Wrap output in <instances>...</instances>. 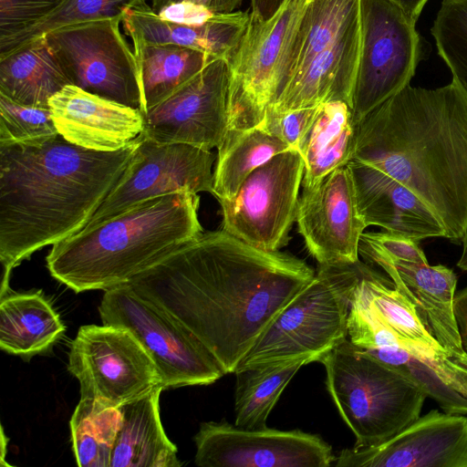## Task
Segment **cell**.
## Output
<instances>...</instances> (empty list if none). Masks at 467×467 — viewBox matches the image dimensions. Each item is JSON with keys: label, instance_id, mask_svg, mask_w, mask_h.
I'll use <instances>...</instances> for the list:
<instances>
[{"label": "cell", "instance_id": "6da1fadb", "mask_svg": "<svg viewBox=\"0 0 467 467\" xmlns=\"http://www.w3.org/2000/svg\"><path fill=\"white\" fill-rule=\"evenodd\" d=\"M315 274L293 255L222 229L202 233L128 284L192 331L228 374Z\"/></svg>", "mask_w": 467, "mask_h": 467}, {"label": "cell", "instance_id": "7a4b0ae2", "mask_svg": "<svg viewBox=\"0 0 467 467\" xmlns=\"http://www.w3.org/2000/svg\"><path fill=\"white\" fill-rule=\"evenodd\" d=\"M142 138L109 152L81 148L59 134L0 144L1 295L9 290L14 267L84 228Z\"/></svg>", "mask_w": 467, "mask_h": 467}, {"label": "cell", "instance_id": "3957f363", "mask_svg": "<svg viewBox=\"0 0 467 467\" xmlns=\"http://www.w3.org/2000/svg\"><path fill=\"white\" fill-rule=\"evenodd\" d=\"M381 170L423 200L460 244L467 228V97L451 80L410 84L356 124L353 159Z\"/></svg>", "mask_w": 467, "mask_h": 467}, {"label": "cell", "instance_id": "277c9868", "mask_svg": "<svg viewBox=\"0 0 467 467\" xmlns=\"http://www.w3.org/2000/svg\"><path fill=\"white\" fill-rule=\"evenodd\" d=\"M200 196L183 190L145 200L54 244L50 275L76 293L108 290L198 238Z\"/></svg>", "mask_w": 467, "mask_h": 467}, {"label": "cell", "instance_id": "5b68a950", "mask_svg": "<svg viewBox=\"0 0 467 467\" xmlns=\"http://www.w3.org/2000/svg\"><path fill=\"white\" fill-rule=\"evenodd\" d=\"M327 389L356 438L353 447L376 446L415 421L425 393L348 338L317 358Z\"/></svg>", "mask_w": 467, "mask_h": 467}, {"label": "cell", "instance_id": "8992f818", "mask_svg": "<svg viewBox=\"0 0 467 467\" xmlns=\"http://www.w3.org/2000/svg\"><path fill=\"white\" fill-rule=\"evenodd\" d=\"M362 262L319 265L310 283L265 328L237 369L309 356L348 337V318Z\"/></svg>", "mask_w": 467, "mask_h": 467}, {"label": "cell", "instance_id": "52a82bcc", "mask_svg": "<svg viewBox=\"0 0 467 467\" xmlns=\"http://www.w3.org/2000/svg\"><path fill=\"white\" fill-rule=\"evenodd\" d=\"M306 0H287L270 20L250 14L242 40L228 59V130L261 124L291 76L295 37Z\"/></svg>", "mask_w": 467, "mask_h": 467}, {"label": "cell", "instance_id": "ba28073f", "mask_svg": "<svg viewBox=\"0 0 467 467\" xmlns=\"http://www.w3.org/2000/svg\"><path fill=\"white\" fill-rule=\"evenodd\" d=\"M99 312L103 325L128 329L142 345L157 368L163 389L209 385L225 375L192 331L128 283L105 290Z\"/></svg>", "mask_w": 467, "mask_h": 467}, {"label": "cell", "instance_id": "9c48e42d", "mask_svg": "<svg viewBox=\"0 0 467 467\" xmlns=\"http://www.w3.org/2000/svg\"><path fill=\"white\" fill-rule=\"evenodd\" d=\"M360 48L351 109L356 124L410 84L427 45L416 24L390 0H358Z\"/></svg>", "mask_w": 467, "mask_h": 467}, {"label": "cell", "instance_id": "30bf717a", "mask_svg": "<svg viewBox=\"0 0 467 467\" xmlns=\"http://www.w3.org/2000/svg\"><path fill=\"white\" fill-rule=\"evenodd\" d=\"M358 253L384 270L447 351L467 359L453 312L457 275L452 269L431 265L420 241L386 231L363 233Z\"/></svg>", "mask_w": 467, "mask_h": 467}, {"label": "cell", "instance_id": "8fae6325", "mask_svg": "<svg viewBox=\"0 0 467 467\" xmlns=\"http://www.w3.org/2000/svg\"><path fill=\"white\" fill-rule=\"evenodd\" d=\"M120 23L119 17L101 18L44 36L71 85L143 113L136 56L119 30Z\"/></svg>", "mask_w": 467, "mask_h": 467}, {"label": "cell", "instance_id": "7c38bea8", "mask_svg": "<svg viewBox=\"0 0 467 467\" xmlns=\"http://www.w3.org/2000/svg\"><path fill=\"white\" fill-rule=\"evenodd\" d=\"M67 369L79 382L80 399L111 407L119 408L162 388L148 352L119 327H80L70 345Z\"/></svg>", "mask_w": 467, "mask_h": 467}, {"label": "cell", "instance_id": "4fadbf2b", "mask_svg": "<svg viewBox=\"0 0 467 467\" xmlns=\"http://www.w3.org/2000/svg\"><path fill=\"white\" fill-rule=\"evenodd\" d=\"M304 170L296 149L285 150L255 169L234 198L219 201L223 230L255 248L279 251L287 244L296 221Z\"/></svg>", "mask_w": 467, "mask_h": 467}, {"label": "cell", "instance_id": "5bb4252c", "mask_svg": "<svg viewBox=\"0 0 467 467\" xmlns=\"http://www.w3.org/2000/svg\"><path fill=\"white\" fill-rule=\"evenodd\" d=\"M213 161L212 150L184 143H159L143 137L118 182L82 230L148 199L183 190L212 193Z\"/></svg>", "mask_w": 467, "mask_h": 467}, {"label": "cell", "instance_id": "9a60e30c", "mask_svg": "<svg viewBox=\"0 0 467 467\" xmlns=\"http://www.w3.org/2000/svg\"><path fill=\"white\" fill-rule=\"evenodd\" d=\"M194 441L201 467H329L336 459L319 435L267 426L247 429L226 420L202 422Z\"/></svg>", "mask_w": 467, "mask_h": 467}, {"label": "cell", "instance_id": "2e32d148", "mask_svg": "<svg viewBox=\"0 0 467 467\" xmlns=\"http://www.w3.org/2000/svg\"><path fill=\"white\" fill-rule=\"evenodd\" d=\"M228 61L212 60L144 114L143 137L159 143L218 149L228 130Z\"/></svg>", "mask_w": 467, "mask_h": 467}, {"label": "cell", "instance_id": "e0dca14e", "mask_svg": "<svg viewBox=\"0 0 467 467\" xmlns=\"http://www.w3.org/2000/svg\"><path fill=\"white\" fill-rule=\"evenodd\" d=\"M296 222L308 253L319 265L357 263L361 235L368 227L358 209L348 164L315 185L303 187Z\"/></svg>", "mask_w": 467, "mask_h": 467}, {"label": "cell", "instance_id": "ac0fdd59", "mask_svg": "<svg viewBox=\"0 0 467 467\" xmlns=\"http://www.w3.org/2000/svg\"><path fill=\"white\" fill-rule=\"evenodd\" d=\"M337 467H467V417L431 410L372 447L340 451Z\"/></svg>", "mask_w": 467, "mask_h": 467}, {"label": "cell", "instance_id": "d6986e66", "mask_svg": "<svg viewBox=\"0 0 467 467\" xmlns=\"http://www.w3.org/2000/svg\"><path fill=\"white\" fill-rule=\"evenodd\" d=\"M59 135L95 151L126 148L144 130V114L117 101L67 85L48 101Z\"/></svg>", "mask_w": 467, "mask_h": 467}, {"label": "cell", "instance_id": "ffe728a7", "mask_svg": "<svg viewBox=\"0 0 467 467\" xmlns=\"http://www.w3.org/2000/svg\"><path fill=\"white\" fill-rule=\"evenodd\" d=\"M350 168L359 212L367 226L417 241L446 238L434 211L410 189L379 169L351 160Z\"/></svg>", "mask_w": 467, "mask_h": 467}, {"label": "cell", "instance_id": "44dd1931", "mask_svg": "<svg viewBox=\"0 0 467 467\" xmlns=\"http://www.w3.org/2000/svg\"><path fill=\"white\" fill-rule=\"evenodd\" d=\"M360 48L359 17L333 45L317 54L288 82L269 108L278 111L343 101L351 108Z\"/></svg>", "mask_w": 467, "mask_h": 467}, {"label": "cell", "instance_id": "7402d4cb", "mask_svg": "<svg viewBox=\"0 0 467 467\" xmlns=\"http://www.w3.org/2000/svg\"><path fill=\"white\" fill-rule=\"evenodd\" d=\"M248 12L215 14L200 26H187L161 18L150 5L130 9L122 16L124 31L132 42L174 44L228 60L247 28Z\"/></svg>", "mask_w": 467, "mask_h": 467}, {"label": "cell", "instance_id": "603a6c76", "mask_svg": "<svg viewBox=\"0 0 467 467\" xmlns=\"http://www.w3.org/2000/svg\"><path fill=\"white\" fill-rule=\"evenodd\" d=\"M159 387L119 407L123 420L112 448L109 467H180L177 447L161 424Z\"/></svg>", "mask_w": 467, "mask_h": 467}, {"label": "cell", "instance_id": "cb8c5ba5", "mask_svg": "<svg viewBox=\"0 0 467 467\" xmlns=\"http://www.w3.org/2000/svg\"><path fill=\"white\" fill-rule=\"evenodd\" d=\"M355 141L356 122L350 106L343 101L318 105L296 148L305 165L303 187L313 186L347 165L353 159Z\"/></svg>", "mask_w": 467, "mask_h": 467}, {"label": "cell", "instance_id": "d4e9b609", "mask_svg": "<svg viewBox=\"0 0 467 467\" xmlns=\"http://www.w3.org/2000/svg\"><path fill=\"white\" fill-rule=\"evenodd\" d=\"M71 85L46 37L0 56V94L27 106L49 108V99Z\"/></svg>", "mask_w": 467, "mask_h": 467}, {"label": "cell", "instance_id": "484cf974", "mask_svg": "<svg viewBox=\"0 0 467 467\" xmlns=\"http://www.w3.org/2000/svg\"><path fill=\"white\" fill-rule=\"evenodd\" d=\"M66 327L51 303L40 291L5 293L0 303V348L31 358L47 351Z\"/></svg>", "mask_w": 467, "mask_h": 467}, {"label": "cell", "instance_id": "4316f807", "mask_svg": "<svg viewBox=\"0 0 467 467\" xmlns=\"http://www.w3.org/2000/svg\"><path fill=\"white\" fill-rule=\"evenodd\" d=\"M139 67L143 114L202 71L213 56L174 44L133 42Z\"/></svg>", "mask_w": 467, "mask_h": 467}, {"label": "cell", "instance_id": "83f0119b", "mask_svg": "<svg viewBox=\"0 0 467 467\" xmlns=\"http://www.w3.org/2000/svg\"><path fill=\"white\" fill-rule=\"evenodd\" d=\"M314 361L305 356L235 370L234 424L247 429L266 427L286 385L300 368Z\"/></svg>", "mask_w": 467, "mask_h": 467}, {"label": "cell", "instance_id": "f1b7e54d", "mask_svg": "<svg viewBox=\"0 0 467 467\" xmlns=\"http://www.w3.org/2000/svg\"><path fill=\"white\" fill-rule=\"evenodd\" d=\"M289 149L292 148L260 126L227 130L218 148L212 193L219 201L234 198L255 169Z\"/></svg>", "mask_w": 467, "mask_h": 467}, {"label": "cell", "instance_id": "f546056e", "mask_svg": "<svg viewBox=\"0 0 467 467\" xmlns=\"http://www.w3.org/2000/svg\"><path fill=\"white\" fill-rule=\"evenodd\" d=\"M358 17V0H306L294 42L290 79Z\"/></svg>", "mask_w": 467, "mask_h": 467}, {"label": "cell", "instance_id": "4dcf8cb0", "mask_svg": "<svg viewBox=\"0 0 467 467\" xmlns=\"http://www.w3.org/2000/svg\"><path fill=\"white\" fill-rule=\"evenodd\" d=\"M147 5V0H63L55 10L32 26L0 39V56L53 30L101 18L122 19L128 10Z\"/></svg>", "mask_w": 467, "mask_h": 467}, {"label": "cell", "instance_id": "1f68e13d", "mask_svg": "<svg viewBox=\"0 0 467 467\" xmlns=\"http://www.w3.org/2000/svg\"><path fill=\"white\" fill-rule=\"evenodd\" d=\"M431 34L452 81L467 97V0H442Z\"/></svg>", "mask_w": 467, "mask_h": 467}, {"label": "cell", "instance_id": "d6a6232c", "mask_svg": "<svg viewBox=\"0 0 467 467\" xmlns=\"http://www.w3.org/2000/svg\"><path fill=\"white\" fill-rule=\"evenodd\" d=\"M57 134L49 108L23 105L0 94V144L33 142Z\"/></svg>", "mask_w": 467, "mask_h": 467}, {"label": "cell", "instance_id": "836d02e7", "mask_svg": "<svg viewBox=\"0 0 467 467\" xmlns=\"http://www.w3.org/2000/svg\"><path fill=\"white\" fill-rule=\"evenodd\" d=\"M71 440L78 466L109 467L112 448L97 437L89 419L77 406L70 420Z\"/></svg>", "mask_w": 467, "mask_h": 467}, {"label": "cell", "instance_id": "e575fe53", "mask_svg": "<svg viewBox=\"0 0 467 467\" xmlns=\"http://www.w3.org/2000/svg\"><path fill=\"white\" fill-rule=\"evenodd\" d=\"M63 0H0V39L14 36L40 21Z\"/></svg>", "mask_w": 467, "mask_h": 467}, {"label": "cell", "instance_id": "d590c367", "mask_svg": "<svg viewBox=\"0 0 467 467\" xmlns=\"http://www.w3.org/2000/svg\"><path fill=\"white\" fill-rule=\"evenodd\" d=\"M317 107L284 111L268 108L258 126L296 150L302 135L315 115Z\"/></svg>", "mask_w": 467, "mask_h": 467}, {"label": "cell", "instance_id": "8d00e7d4", "mask_svg": "<svg viewBox=\"0 0 467 467\" xmlns=\"http://www.w3.org/2000/svg\"><path fill=\"white\" fill-rule=\"evenodd\" d=\"M157 15L161 18L173 23L200 26L210 20L215 13L194 3L177 2L167 5Z\"/></svg>", "mask_w": 467, "mask_h": 467}, {"label": "cell", "instance_id": "74e56055", "mask_svg": "<svg viewBox=\"0 0 467 467\" xmlns=\"http://www.w3.org/2000/svg\"><path fill=\"white\" fill-rule=\"evenodd\" d=\"M243 0H151L150 8L153 13L159 12L167 5L177 2H191L202 5L215 14L233 13L240 6Z\"/></svg>", "mask_w": 467, "mask_h": 467}, {"label": "cell", "instance_id": "f35d334b", "mask_svg": "<svg viewBox=\"0 0 467 467\" xmlns=\"http://www.w3.org/2000/svg\"><path fill=\"white\" fill-rule=\"evenodd\" d=\"M453 312L462 346L467 351V286L455 294Z\"/></svg>", "mask_w": 467, "mask_h": 467}, {"label": "cell", "instance_id": "ab89813d", "mask_svg": "<svg viewBox=\"0 0 467 467\" xmlns=\"http://www.w3.org/2000/svg\"><path fill=\"white\" fill-rule=\"evenodd\" d=\"M251 15L262 22L273 18L285 5L287 0H250Z\"/></svg>", "mask_w": 467, "mask_h": 467}, {"label": "cell", "instance_id": "60d3db41", "mask_svg": "<svg viewBox=\"0 0 467 467\" xmlns=\"http://www.w3.org/2000/svg\"><path fill=\"white\" fill-rule=\"evenodd\" d=\"M397 4L407 16L417 23L425 5L429 0H390Z\"/></svg>", "mask_w": 467, "mask_h": 467}, {"label": "cell", "instance_id": "b9f144b4", "mask_svg": "<svg viewBox=\"0 0 467 467\" xmlns=\"http://www.w3.org/2000/svg\"><path fill=\"white\" fill-rule=\"evenodd\" d=\"M462 252L460 259L457 262V266L460 267L462 270L467 272V228H466L463 239L462 241Z\"/></svg>", "mask_w": 467, "mask_h": 467}]
</instances>
